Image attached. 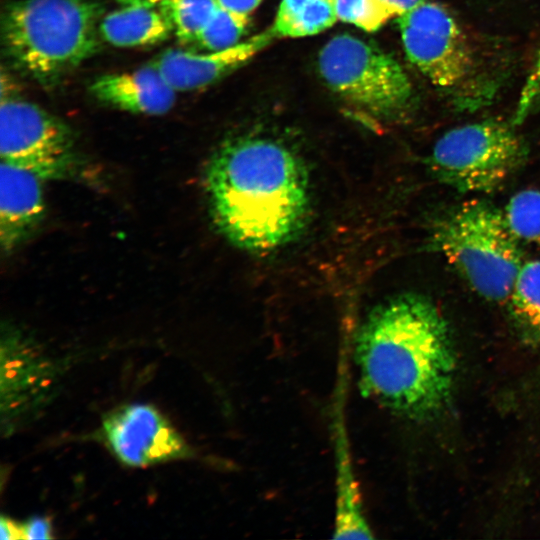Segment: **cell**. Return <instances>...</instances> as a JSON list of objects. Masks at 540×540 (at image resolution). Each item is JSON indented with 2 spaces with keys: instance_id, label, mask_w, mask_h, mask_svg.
I'll list each match as a JSON object with an SVG mask.
<instances>
[{
  "instance_id": "6da1fadb",
  "label": "cell",
  "mask_w": 540,
  "mask_h": 540,
  "mask_svg": "<svg viewBox=\"0 0 540 540\" xmlns=\"http://www.w3.org/2000/svg\"><path fill=\"white\" fill-rule=\"evenodd\" d=\"M354 360L362 392L393 413L431 417L451 396L448 327L423 296L403 294L374 307L357 331Z\"/></svg>"
},
{
  "instance_id": "7a4b0ae2",
  "label": "cell",
  "mask_w": 540,
  "mask_h": 540,
  "mask_svg": "<svg viewBox=\"0 0 540 540\" xmlns=\"http://www.w3.org/2000/svg\"><path fill=\"white\" fill-rule=\"evenodd\" d=\"M205 183L217 229L242 250L278 249L293 240L307 220L305 167L291 149L273 139L227 140L211 156Z\"/></svg>"
},
{
  "instance_id": "3957f363",
  "label": "cell",
  "mask_w": 540,
  "mask_h": 540,
  "mask_svg": "<svg viewBox=\"0 0 540 540\" xmlns=\"http://www.w3.org/2000/svg\"><path fill=\"white\" fill-rule=\"evenodd\" d=\"M102 14L93 0H17L2 13L3 46L27 73L51 85L98 51Z\"/></svg>"
},
{
  "instance_id": "277c9868",
  "label": "cell",
  "mask_w": 540,
  "mask_h": 540,
  "mask_svg": "<svg viewBox=\"0 0 540 540\" xmlns=\"http://www.w3.org/2000/svg\"><path fill=\"white\" fill-rule=\"evenodd\" d=\"M430 244L475 292L491 301L509 298L524 264L504 213L482 200L466 201L440 218Z\"/></svg>"
},
{
  "instance_id": "5b68a950",
  "label": "cell",
  "mask_w": 540,
  "mask_h": 540,
  "mask_svg": "<svg viewBox=\"0 0 540 540\" xmlns=\"http://www.w3.org/2000/svg\"><path fill=\"white\" fill-rule=\"evenodd\" d=\"M318 68L331 90L376 121L398 122L415 106L412 83L398 61L353 35L331 38L319 52Z\"/></svg>"
},
{
  "instance_id": "8992f818",
  "label": "cell",
  "mask_w": 540,
  "mask_h": 540,
  "mask_svg": "<svg viewBox=\"0 0 540 540\" xmlns=\"http://www.w3.org/2000/svg\"><path fill=\"white\" fill-rule=\"evenodd\" d=\"M527 147L511 124L486 119L455 127L434 144L433 175L462 193H490L516 172Z\"/></svg>"
},
{
  "instance_id": "52a82bcc",
  "label": "cell",
  "mask_w": 540,
  "mask_h": 540,
  "mask_svg": "<svg viewBox=\"0 0 540 540\" xmlns=\"http://www.w3.org/2000/svg\"><path fill=\"white\" fill-rule=\"evenodd\" d=\"M405 54L432 85L464 107L476 89V62L461 27L443 6L426 0L398 17Z\"/></svg>"
},
{
  "instance_id": "ba28073f",
  "label": "cell",
  "mask_w": 540,
  "mask_h": 540,
  "mask_svg": "<svg viewBox=\"0 0 540 540\" xmlns=\"http://www.w3.org/2000/svg\"><path fill=\"white\" fill-rule=\"evenodd\" d=\"M0 156L43 181L69 178L79 165L69 126L40 106L16 98L1 101Z\"/></svg>"
},
{
  "instance_id": "9c48e42d",
  "label": "cell",
  "mask_w": 540,
  "mask_h": 540,
  "mask_svg": "<svg viewBox=\"0 0 540 540\" xmlns=\"http://www.w3.org/2000/svg\"><path fill=\"white\" fill-rule=\"evenodd\" d=\"M104 430L113 452L130 466H147L188 453L182 437L150 405L119 409L105 420Z\"/></svg>"
},
{
  "instance_id": "30bf717a",
  "label": "cell",
  "mask_w": 540,
  "mask_h": 540,
  "mask_svg": "<svg viewBox=\"0 0 540 540\" xmlns=\"http://www.w3.org/2000/svg\"><path fill=\"white\" fill-rule=\"evenodd\" d=\"M275 38L270 27L222 50L196 53L169 49L152 63L176 92L193 91L207 87L245 65Z\"/></svg>"
},
{
  "instance_id": "8fae6325",
  "label": "cell",
  "mask_w": 540,
  "mask_h": 540,
  "mask_svg": "<svg viewBox=\"0 0 540 540\" xmlns=\"http://www.w3.org/2000/svg\"><path fill=\"white\" fill-rule=\"evenodd\" d=\"M43 180L36 174L1 160L0 244L11 252L37 227L44 214Z\"/></svg>"
},
{
  "instance_id": "7c38bea8",
  "label": "cell",
  "mask_w": 540,
  "mask_h": 540,
  "mask_svg": "<svg viewBox=\"0 0 540 540\" xmlns=\"http://www.w3.org/2000/svg\"><path fill=\"white\" fill-rule=\"evenodd\" d=\"M89 91L105 105L151 116L169 112L176 100V91L153 63L131 72L102 75L91 83Z\"/></svg>"
},
{
  "instance_id": "4fadbf2b",
  "label": "cell",
  "mask_w": 540,
  "mask_h": 540,
  "mask_svg": "<svg viewBox=\"0 0 540 540\" xmlns=\"http://www.w3.org/2000/svg\"><path fill=\"white\" fill-rule=\"evenodd\" d=\"M335 428L336 497L333 538L373 539V530L366 518L354 474L345 428L342 422H336Z\"/></svg>"
},
{
  "instance_id": "5bb4252c",
  "label": "cell",
  "mask_w": 540,
  "mask_h": 540,
  "mask_svg": "<svg viewBox=\"0 0 540 540\" xmlns=\"http://www.w3.org/2000/svg\"><path fill=\"white\" fill-rule=\"evenodd\" d=\"M173 26L160 8L123 6L104 17L100 36L109 44L122 47H145L169 38Z\"/></svg>"
},
{
  "instance_id": "9a60e30c",
  "label": "cell",
  "mask_w": 540,
  "mask_h": 540,
  "mask_svg": "<svg viewBox=\"0 0 540 540\" xmlns=\"http://www.w3.org/2000/svg\"><path fill=\"white\" fill-rule=\"evenodd\" d=\"M338 20L337 0H281L271 26L276 37L313 36Z\"/></svg>"
},
{
  "instance_id": "2e32d148",
  "label": "cell",
  "mask_w": 540,
  "mask_h": 540,
  "mask_svg": "<svg viewBox=\"0 0 540 540\" xmlns=\"http://www.w3.org/2000/svg\"><path fill=\"white\" fill-rule=\"evenodd\" d=\"M509 299L516 320L540 337V260L522 265Z\"/></svg>"
},
{
  "instance_id": "e0dca14e",
  "label": "cell",
  "mask_w": 540,
  "mask_h": 540,
  "mask_svg": "<svg viewBox=\"0 0 540 540\" xmlns=\"http://www.w3.org/2000/svg\"><path fill=\"white\" fill-rule=\"evenodd\" d=\"M218 7L216 0H166L159 6L183 44H194Z\"/></svg>"
},
{
  "instance_id": "ac0fdd59",
  "label": "cell",
  "mask_w": 540,
  "mask_h": 540,
  "mask_svg": "<svg viewBox=\"0 0 540 540\" xmlns=\"http://www.w3.org/2000/svg\"><path fill=\"white\" fill-rule=\"evenodd\" d=\"M503 213L510 231L519 241L540 247V191H519L510 198Z\"/></svg>"
},
{
  "instance_id": "d6986e66",
  "label": "cell",
  "mask_w": 540,
  "mask_h": 540,
  "mask_svg": "<svg viewBox=\"0 0 540 540\" xmlns=\"http://www.w3.org/2000/svg\"><path fill=\"white\" fill-rule=\"evenodd\" d=\"M249 21V16L236 14L219 6L194 44L206 51L232 47L241 42Z\"/></svg>"
},
{
  "instance_id": "ffe728a7",
  "label": "cell",
  "mask_w": 540,
  "mask_h": 540,
  "mask_svg": "<svg viewBox=\"0 0 540 540\" xmlns=\"http://www.w3.org/2000/svg\"><path fill=\"white\" fill-rule=\"evenodd\" d=\"M338 20L375 32L395 18L381 0H337Z\"/></svg>"
},
{
  "instance_id": "44dd1931",
  "label": "cell",
  "mask_w": 540,
  "mask_h": 540,
  "mask_svg": "<svg viewBox=\"0 0 540 540\" xmlns=\"http://www.w3.org/2000/svg\"><path fill=\"white\" fill-rule=\"evenodd\" d=\"M540 99V49L521 89L513 123H521Z\"/></svg>"
},
{
  "instance_id": "7402d4cb",
  "label": "cell",
  "mask_w": 540,
  "mask_h": 540,
  "mask_svg": "<svg viewBox=\"0 0 540 540\" xmlns=\"http://www.w3.org/2000/svg\"><path fill=\"white\" fill-rule=\"evenodd\" d=\"M22 539H48L52 538L50 523L45 518H34L21 525Z\"/></svg>"
},
{
  "instance_id": "603a6c76",
  "label": "cell",
  "mask_w": 540,
  "mask_h": 540,
  "mask_svg": "<svg viewBox=\"0 0 540 540\" xmlns=\"http://www.w3.org/2000/svg\"><path fill=\"white\" fill-rule=\"evenodd\" d=\"M218 5L230 12L249 16L262 0H216Z\"/></svg>"
},
{
  "instance_id": "cb8c5ba5",
  "label": "cell",
  "mask_w": 540,
  "mask_h": 540,
  "mask_svg": "<svg viewBox=\"0 0 540 540\" xmlns=\"http://www.w3.org/2000/svg\"><path fill=\"white\" fill-rule=\"evenodd\" d=\"M393 13L394 17H400L426 0H381Z\"/></svg>"
},
{
  "instance_id": "d4e9b609",
  "label": "cell",
  "mask_w": 540,
  "mask_h": 540,
  "mask_svg": "<svg viewBox=\"0 0 540 540\" xmlns=\"http://www.w3.org/2000/svg\"><path fill=\"white\" fill-rule=\"evenodd\" d=\"M1 539H22L21 525H16L11 520L2 517L1 519Z\"/></svg>"
},
{
  "instance_id": "484cf974",
  "label": "cell",
  "mask_w": 540,
  "mask_h": 540,
  "mask_svg": "<svg viewBox=\"0 0 540 540\" xmlns=\"http://www.w3.org/2000/svg\"><path fill=\"white\" fill-rule=\"evenodd\" d=\"M166 0H118L122 6L159 7Z\"/></svg>"
}]
</instances>
